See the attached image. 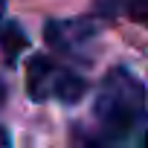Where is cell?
<instances>
[{
  "mask_svg": "<svg viewBox=\"0 0 148 148\" xmlns=\"http://www.w3.org/2000/svg\"><path fill=\"white\" fill-rule=\"evenodd\" d=\"M93 116L99 122V139L108 145H122L142 136L145 128V87L125 67H113L93 105Z\"/></svg>",
  "mask_w": 148,
  "mask_h": 148,
  "instance_id": "1",
  "label": "cell"
},
{
  "mask_svg": "<svg viewBox=\"0 0 148 148\" xmlns=\"http://www.w3.org/2000/svg\"><path fill=\"white\" fill-rule=\"evenodd\" d=\"M26 90L35 102L58 99L64 105L79 102L87 90V82L79 76L76 70H70L49 55H32L26 67Z\"/></svg>",
  "mask_w": 148,
  "mask_h": 148,
  "instance_id": "2",
  "label": "cell"
},
{
  "mask_svg": "<svg viewBox=\"0 0 148 148\" xmlns=\"http://www.w3.org/2000/svg\"><path fill=\"white\" fill-rule=\"evenodd\" d=\"M96 21L93 18H70V21H47L44 26V38L49 47H55V52H67V55H79L93 38H96Z\"/></svg>",
  "mask_w": 148,
  "mask_h": 148,
  "instance_id": "3",
  "label": "cell"
},
{
  "mask_svg": "<svg viewBox=\"0 0 148 148\" xmlns=\"http://www.w3.org/2000/svg\"><path fill=\"white\" fill-rule=\"evenodd\" d=\"M145 9H148V0H96V3H93V15L96 18H119V15H128L136 23L145 21Z\"/></svg>",
  "mask_w": 148,
  "mask_h": 148,
  "instance_id": "4",
  "label": "cell"
},
{
  "mask_svg": "<svg viewBox=\"0 0 148 148\" xmlns=\"http://www.w3.org/2000/svg\"><path fill=\"white\" fill-rule=\"evenodd\" d=\"M26 47H29V41H26V35H23V29L18 23H6L3 29H0V49H3V55H6L9 64H15L18 55Z\"/></svg>",
  "mask_w": 148,
  "mask_h": 148,
  "instance_id": "5",
  "label": "cell"
},
{
  "mask_svg": "<svg viewBox=\"0 0 148 148\" xmlns=\"http://www.w3.org/2000/svg\"><path fill=\"white\" fill-rule=\"evenodd\" d=\"M9 142H12V136H9V131H6L3 125H0V148H6Z\"/></svg>",
  "mask_w": 148,
  "mask_h": 148,
  "instance_id": "6",
  "label": "cell"
},
{
  "mask_svg": "<svg viewBox=\"0 0 148 148\" xmlns=\"http://www.w3.org/2000/svg\"><path fill=\"white\" fill-rule=\"evenodd\" d=\"M3 99H6V87H3V82H0V105H3Z\"/></svg>",
  "mask_w": 148,
  "mask_h": 148,
  "instance_id": "7",
  "label": "cell"
},
{
  "mask_svg": "<svg viewBox=\"0 0 148 148\" xmlns=\"http://www.w3.org/2000/svg\"><path fill=\"white\" fill-rule=\"evenodd\" d=\"M3 12H6V0H0V21H3Z\"/></svg>",
  "mask_w": 148,
  "mask_h": 148,
  "instance_id": "8",
  "label": "cell"
}]
</instances>
